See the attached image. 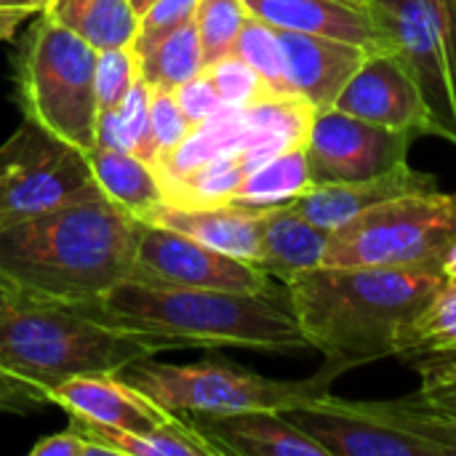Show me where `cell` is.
I'll list each match as a JSON object with an SVG mask.
<instances>
[{"label": "cell", "instance_id": "obj_1", "mask_svg": "<svg viewBox=\"0 0 456 456\" xmlns=\"http://www.w3.org/2000/svg\"><path fill=\"white\" fill-rule=\"evenodd\" d=\"M444 286L438 265H323L283 283L297 323L342 374L398 355V337Z\"/></svg>", "mask_w": 456, "mask_h": 456}, {"label": "cell", "instance_id": "obj_2", "mask_svg": "<svg viewBox=\"0 0 456 456\" xmlns=\"http://www.w3.org/2000/svg\"><path fill=\"white\" fill-rule=\"evenodd\" d=\"M142 224L107 198L16 222L0 230V275L43 299H96L128 281Z\"/></svg>", "mask_w": 456, "mask_h": 456}, {"label": "cell", "instance_id": "obj_3", "mask_svg": "<svg viewBox=\"0 0 456 456\" xmlns=\"http://www.w3.org/2000/svg\"><path fill=\"white\" fill-rule=\"evenodd\" d=\"M80 313L123 331L168 339L184 347H238L256 353L310 350L286 289L216 291V289H155L123 281L88 302H69Z\"/></svg>", "mask_w": 456, "mask_h": 456}, {"label": "cell", "instance_id": "obj_4", "mask_svg": "<svg viewBox=\"0 0 456 456\" xmlns=\"http://www.w3.org/2000/svg\"><path fill=\"white\" fill-rule=\"evenodd\" d=\"M166 350L176 347L160 337L102 323L69 302L24 291L0 318V371L40 387L45 395L67 379L123 374L131 363Z\"/></svg>", "mask_w": 456, "mask_h": 456}, {"label": "cell", "instance_id": "obj_5", "mask_svg": "<svg viewBox=\"0 0 456 456\" xmlns=\"http://www.w3.org/2000/svg\"><path fill=\"white\" fill-rule=\"evenodd\" d=\"M94 75L96 48L40 11L13 61L24 120L88 155L96 147L99 115Z\"/></svg>", "mask_w": 456, "mask_h": 456}, {"label": "cell", "instance_id": "obj_6", "mask_svg": "<svg viewBox=\"0 0 456 456\" xmlns=\"http://www.w3.org/2000/svg\"><path fill=\"white\" fill-rule=\"evenodd\" d=\"M339 374V369L326 363L313 379H270L219 358H206L198 363H163L155 358H142L123 369L120 377L139 387L160 409L176 417H190L286 411L329 393Z\"/></svg>", "mask_w": 456, "mask_h": 456}, {"label": "cell", "instance_id": "obj_7", "mask_svg": "<svg viewBox=\"0 0 456 456\" xmlns=\"http://www.w3.org/2000/svg\"><path fill=\"white\" fill-rule=\"evenodd\" d=\"M377 29L417 83L430 136L456 144V0H369Z\"/></svg>", "mask_w": 456, "mask_h": 456}, {"label": "cell", "instance_id": "obj_8", "mask_svg": "<svg viewBox=\"0 0 456 456\" xmlns=\"http://www.w3.org/2000/svg\"><path fill=\"white\" fill-rule=\"evenodd\" d=\"M456 243V192H425L395 200L331 232L323 265H441Z\"/></svg>", "mask_w": 456, "mask_h": 456}, {"label": "cell", "instance_id": "obj_9", "mask_svg": "<svg viewBox=\"0 0 456 456\" xmlns=\"http://www.w3.org/2000/svg\"><path fill=\"white\" fill-rule=\"evenodd\" d=\"M104 198L88 155L24 120L0 144V230L53 208Z\"/></svg>", "mask_w": 456, "mask_h": 456}, {"label": "cell", "instance_id": "obj_10", "mask_svg": "<svg viewBox=\"0 0 456 456\" xmlns=\"http://www.w3.org/2000/svg\"><path fill=\"white\" fill-rule=\"evenodd\" d=\"M131 283L155 289H216V291H267L273 278L251 262L214 251L176 230L142 224Z\"/></svg>", "mask_w": 456, "mask_h": 456}, {"label": "cell", "instance_id": "obj_11", "mask_svg": "<svg viewBox=\"0 0 456 456\" xmlns=\"http://www.w3.org/2000/svg\"><path fill=\"white\" fill-rule=\"evenodd\" d=\"M414 134L382 128L339 110H321L307 136L313 182H355L409 163Z\"/></svg>", "mask_w": 456, "mask_h": 456}, {"label": "cell", "instance_id": "obj_12", "mask_svg": "<svg viewBox=\"0 0 456 456\" xmlns=\"http://www.w3.org/2000/svg\"><path fill=\"white\" fill-rule=\"evenodd\" d=\"M281 414L329 456H441L433 444L385 422L369 401L321 393Z\"/></svg>", "mask_w": 456, "mask_h": 456}, {"label": "cell", "instance_id": "obj_13", "mask_svg": "<svg viewBox=\"0 0 456 456\" xmlns=\"http://www.w3.org/2000/svg\"><path fill=\"white\" fill-rule=\"evenodd\" d=\"M331 110L382 128L430 136V118L422 94L390 51H371Z\"/></svg>", "mask_w": 456, "mask_h": 456}, {"label": "cell", "instance_id": "obj_14", "mask_svg": "<svg viewBox=\"0 0 456 456\" xmlns=\"http://www.w3.org/2000/svg\"><path fill=\"white\" fill-rule=\"evenodd\" d=\"M438 190V182L433 174L417 171L409 163H401L385 174L355 179V182H313L299 198H294L289 206L302 214L307 222L337 232L361 216H369L395 200L425 195Z\"/></svg>", "mask_w": 456, "mask_h": 456}, {"label": "cell", "instance_id": "obj_15", "mask_svg": "<svg viewBox=\"0 0 456 456\" xmlns=\"http://www.w3.org/2000/svg\"><path fill=\"white\" fill-rule=\"evenodd\" d=\"M48 398L51 406L64 409L69 419H83L123 433H150L176 417L160 409L152 398H147L120 374L75 377L56 385Z\"/></svg>", "mask_w": 456, "mask_h": 456}, {"label": "cell", "instance_id": "obj_16", "mask_svg": "<svg viewBox=\"0 0 456 456\" xmlns=\"http://www.w3.org/2000/svg\"><path fill=\"white\" fill-rule=\"evenodd\" d=\"M286 56V77L294 94L307 99L318 112L331 110L347 80L358 72L371 48L307 32L278 29Z\"/></svg>", "mask_w": 456, "mask_h": 456}, {"label": "cell", "instance_id": "obj_17", "mask_svg": "<svg viewBox=\"0 0 456 456\" xmlns=\"http://www.w3.org/2000/svg\"><path fill=\"white\" fill-rule=\"evenodd\" d=\"M187 419L219 456H329L281 411L190 414Z\"/></svg>", "mask_w": 456, "mask_h": 456}, {"label": "cell", "instance_id": "obj_18", "mask_svg": "<svg viewBox=\"0 0 456 456\" xmlns=\"http://www.w3.org/2000/svg\"><path fill=\"white\" fill-rule=\"evenodd\" d=\"M267 214L270 208H248L238 203L200 206V208L160 203L144 222L176 230L214 251L254 265L259 256Z\"/></svg>", "mask_w": 456, "mask_h": 456}, {"label": "cell", "instance_id": "obj_19", "mask_svg": "<svg viewBox=\"0 0 456 456\" xmlns=\"http://www.w3.org/2000/svg\"><path fill=\"white\" fill-rule=\"evenodd\" d=\"M246 5L275 29L326 35L385 51L369 0H246Z\"/></svg>", "mask_w": 456, "mask_h": 456}, {"label": "cell", "instance_id": "obj_20", "mask_svg": "<svg viewBox=\"0 0 456 456\" xmlns=\"http://www.w3.org/2000/svg\"><path fill=\"white\" fill-rule=\"evenodd\" d=\"M331 243V232L307 222L289 203L275 206L267 214L256 267L267 273L273 281L289 283L291 278L323 267L326 251Z\"/></svg>", "mask_w": 456, "mask_h": 456}, {"label": "cell", "instance_id": "obj_21", "mask_svg": "<svg viewBox=\"0 0 456 456\" xmlns=\"http://www.w3.org/2000/svg\"><path fill=\"white\" fill-rule=\"evenodd\" d=\"M88 163L102 195L136 219H147L160 203H166L163 182L152 163L142 160L134 152L94 147L88 152Z\"/></svg>", "mask_w": 456, "mask_h": 456}, {"label": "cell", "instance_id": "obj_22", "mask_svg": "<svg viewBox=\"0 0 456 456\" xmlns=\"http://www.w3.org/2000/svg\"><path fill=\"white\" fill-rule=\"evenodd\" d=\"M45 13L96 51L134 45L139 11L131 0H51Z\"/></svg>", "mask_w": 456, "mask_h": 456}, {"label": "cell", "instance_id": "obj_23", "mask_svg": "<svg viewBox=\"0 0 456 456\" xmlns=\"http://www.w3.org/2000/svg\"><path fill=\"white\" fill-rule=\"evenodd\" d=\"M256 168V163L246 152H222L214 155L182 174L166 176L163 195L171 206H224L232 203L243 179Z\"/></svg>", "mask_w": 456, "mask_h": 456}, {"label": "cell", "instance_id": "obj_24", "mask_svg": "<svg viewBox=\"0 0 456 456\" xmlns=\"http://www.w3.org/2000/svg\"><path fill=\"white\" fill-rule=\"evenodd\" d=\"M134 48V45H131ZM139 59V75L147 86L152 88H179L190 77L206 69L203 61V48L198 37L195 19L171 29L168 35L134 48Z\"/></svg>", "mask_w": 456, "mask_h": 456}, {"label": "cell", "instance_id": "obj_25", "mask_svg": "<svg viewBox=\"0 0 456 456\" xmlns=\"http://www.w3.org/2000/svg\"><path fill=\"white\" fill-rule=\"evenodd\" d=\"M313 184L305 147H291L259 163L238 187L232 203L248 208H275L299 198Z\"/></svg>", "mask_w": 456, "mask_h": 456}, {"label": "cell", "instance_id": "obj_26", "mask_svg": "<svg viewBox=\"0 0 456 456\" xmlns=\"http://www.w3.org/2000/svg\"><path fill=\"white\" fill-rule=\"evenodd\" d=\"M456 353V283L444 286L417 310L398 337L401 358Z\"/></svg>", "mask_w": 456, "mask_h": 456}, {"label": "cell", "instance_id": "obj_27", "mask_svg": "<svg viewBox=\"0 0 456 456\" xmlns=\"http://www.w3.org/2000/svg\"><path fill=\"white\" fill-rule=\"evenodd\" d=\"M96 147L134 152L152 163L150 147V86L139 77L120 107L96 115Z\"/></svg>", "mask_w": 456, "mask_h": 456}, {"label": "cell", "instance_id": "obj_28", "mask_svg": "<svg viewBox=\"0 0 456 456\" xmlns=\"http://www.w3.org/2000/svg\"><path fill=\"white\" fill-rule=\"evenodd\" d=\"M235 56H240L248 67L256 69V75L278 94V96H286V94H294L291 86H289V77H286V56H283V43H281V32L262 21L259 16H248L240 35H238V43L232 48Z\"/></svg>", "mask_w": 456, "mask_h": 456}, {"label": "cell", "instance_id": "obj_29", "mask_svg": "<svg viewBox=\"0 0 456 456\" xmlns=\"http://www.w3.org/2000/svg\"><path fill=\"white\" fill-rule=\"evenodd\" d=\"M248 16L251 11L246 0H198L195 27L206 67L232 53Z\"/></svg>", "mask_w": 456, "mask_h": 456}, {"label": "cell", "instance_id": "obj_30", "mask_svg": "<svg viewBox=\"0 0 456 456\" xmlns=\"http://www.w3.org/2000/svg\"><path fill=\"white\" fill-rule=\"evenodd\" d=\"M192 120L182 112L174 91L150 86V147L152 166L163 163L192 131Z\"/></svg>", "mask_w": 456, "mask_h": 456}, {"label": "cell", "instance_id": "obj_31", "mask_svg": "<svg viewBox=\"0 0 456 456\" xmlns=\"http://www.w3.org/2000/svg\"><path fill=\"white\" fill-rule=\"evenodd\" d=\"M214 88L219 91L222 102L227 107H251L256 102H265V99H273L278 96L259 75L254 67H248L240 56L230 53L214 64L206 67ZM289 96V94H286Z\"/></svg>", "mask_w": 456, "mask_h": 456}, {"label": "cell", "instance_id": "obj_32", "mask_svg": "<svg viewBox=\"0 0 456 456\" xmlns=\"http://www.w3.org/2000/svg\"><path fill=\"white\" fill-rule=\"evenodd\" d=\"M139 59L131 45L126 48H107L96 51V75H94V88H96V107L102 110H115L123 104L134 83L139 80Z\"/></svg>", "mask_w": 456, "mask_h": 456}, {"label": "cell", "instance_id": "obj_33", "mask_svg": "<svg viewBox=\"0 0 456 456\" xmlns=\"http://www.w3.org/2000/svg\"><path fill=\"white\" fill-rule=\"evenodd\" d=\"M419 371V395L449 422L456 425V353L446 355H419L411 358Z\"/></svg>", "mask_w": 456, "mask_h": 456}, {"label": "cell", "instance_id": "obj_34", "mask_svg": "<svg viewBox=\"0 0 456 456\" xmlns=\"http://www.w3.org/2000/svg\"><path fill=\"white\" fill-rule=\"evenodd\" d=\"M198 0H152L142 13H139V32L134 40V48L147 45L171 29L187 24L195 19Z\"/></svg>", "mask_w": 456, "mask_h": 456}, {"label": "cell", "instance_id": "obj_35", "mask_svg": "<svg viewBox=\"0 0 456 456\" xmlns=\"http://www.w3.org/2000/svg\"><path fill=\"white\" fill-rule=\"evenodd\" d=\"M174 96L182 107V112L192 120V123H203L208 118H214L216 112H222L227 104L222 102L219 91L214 88L208 72H198L195 77H190L187 83H182L179 88H174Z\"/></svg>", "mask_w": 456, "mask_h": 456}, {"label": "cell", "instance_id": "obj_36", "mask_svg": "<svg viewBox=\"0 0 456 456\" xmlns=\"http://www.w3.org/2000/svg\"><path fill=\"white\" fill-rule=\"evenodd\" d=\"M43 406H51V401L40 387L0 371V414L27 417Z\"/></svg>", "mask_w": 456, "mask_h": 456}, {"label": "cell", "instance_id": "obj_37", "mask_svg": "<svg viewBox=\"0 0 456 456\" xmlns=\"http://www.w3.org/2000/svg\"><path fill=\"white\" fill-rule=\"evenodd\" d=\"M29 456H102L96 444H91L86 436H80L72 425L61 433L45 436L40 438L32 449Z\"/></svg>", "mask_w": 456, "mask_h": 456}, {"label": "cell", "instance_id": "obj_38", "mask_svg": "<svg viewBox=\"0 0 456 456\" xmlns=\"http://www.w3.org/2000/svg\"><path fill=\"white\" fill-rule=\"evenodd\" d=\"M45 11V0H0V40L13 37L16 27Z\"/></svg>", "mask_w": 456, "mask_h": 456}, {"label": "cell", "instance_id": "obj_39", "mask_svg": "<svg viewBox=\"0 0 456 456\" xmlns=\"http://www.w3.org/2000/svg\"><path fill=\"white\" fill-rule=\"evenodd\" d=\"M19 294H21V291H19L8 278H3V275H0V318L11 310V305L19 299Z\"/></svg>", "mask_w": 456, "mask_h": 456}, {"label": "cell", "instance_id": "obj_40", "mask_svg": "<svg viewBox=\"0 0 456 456\" xmlns=\"http://www.w3.org/2000/svg\"><path fill=\"white\" fill-rule=\"evenodd\" d=\"M441 273H444V281H449V283H456V243H452L446 251H444V256H441Z\"/></svg>", "mask_w": 456, "mask_h": 456}, {"label": "cell", "instance_id": "obj_41", "mask_svg": "<svg viewBox=\"0 0 456 456\" xmlns=\"http://www.w3.org/2000/svg\"><path fill=\"white\" fill-rule=\"evenodd\" d=\"M131 3H134V8H136V11L142 13V11H144V8H147V5H150L152 0H131Z\"/></svg>", "mask_w": 456, "mask_h": 456}, {"label": "cell", "instance_id": "obj_42", "mask_svg": "<svg viewBox=\"0 0 456 456\" xmlns=\"http://www.w3.org/2000/svg\"><path fill=\"white\" fill-rule=\"evenodd\" d=\"M48 3H51V0H45V5H48Z\"/></svg>", "mask_w": 456, "mask_h": 456}]
</instances>
